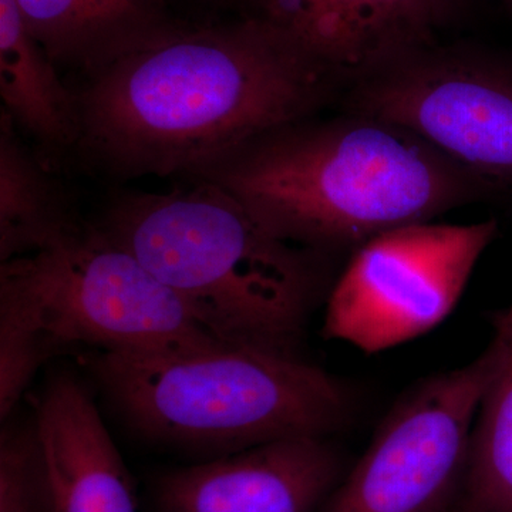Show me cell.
Instances as JSON below:
<instances>
[{"label": "cell", "instance_id": "obj_12", "mask_svg": "<svg viewBox=\"0 0 512 512\" xmlns=\"http://www.w3.org/2000/svg\"><path fill=\"white\" fill-rule=\"evenodd\" d=\"M0 97L2 111L19 133L36 144L50 168L80 138L76 89L64 84L59 67L30 35L15 0H0Z\"/></svg>", "mask_w": 512, "mask_h": 512}, {"label": "cell", "instance_id": "obj_6", "mask_svg": "<svg viewBox=\"0 0 512 512\" xmlns=\"http://www.w3.org/2000/svg\"><path fill=\"white\" fill-rule=\"evenodd\" d=\"M346 111L399 124L491 188L512 192V55L420 47L349 84Z\"/></svg>", "mask_w": 512, "mask_h": 512}, {"label": "cell", "instance_id": "obj_9", "mask_svg": "<svg viewBox=\"0 0 512 512\" xmlns=\"http://www.w3.org/2000/svg\"><path fill=\"white\" fill-rule=\"evenodd\" d=\"M340 476L326 437H291L168 471L156 512H318Z\"/></svg>", "mask_w": 512, "mask_h": 512}, {"label": "cell", "instance_id": "obj_10", "mask_svg": "<svg viewBox=\"0 0 512 512\" xmlns=\"http://www.w3.org/2000/svg\"><path fill=\"white\" fill-rule=\"evenodd\" d=\"M463 0H248L242 13L271 23L345 84L420 47Z\"/></svg>", "mask_w": 512, "mask_h": 512}, {"label": "cell", "instance_id": "obj_15", "mask_svg": "<svg viewBox=\"0 0 512 512\" xmlns=\"http://www.w3.org/2000/svg\"><path fill=\"white\" fill-rule=\"evenodd\" d=\"M494 365L471 434L456 512H512V306L495 320Z\"/></svg>", "mask_w": 512, "mask_h": 512}, {"label": "cell", "instance_id": "obj_1", "mask_svg": "<svg viewBox=\"0 0 512 512\" xmlns=\"http://www.w3.org/2000/svg\"><path fill=\"white\" fill-rule=\"evenodd\" d=\"M76 153L119 180L197 177L311 119L342 80L271 23L173 15L82 73Z\"/></svg>", "mask_w": 512, "mask_h": 512}, {"label": "cell", "instance_id": "obj_2", "mask_svg": "<svg viewBox=\"0 0 512 512\" xmlns=\"http://www.w3.org/2000/svg\"><path fill=\"white\" fill-rule=\"evenodd\" d=\"M190 180L218 185L278 237L323 254L494 194L407 128L350 111L271 131Z\"/></svg>", "mask_w": 512, "mask_h": 512}, {"label": "cell", "instance_id": "obj_4", "mask_svg": "<svg viewBox=\"0 0 512 512\" xmlns=\"http://www.w3.org/2000/svg\"><path fill=\"white\" fill-rule=\"evenodd\" d=\"M82 363L134 436L187 453L214 458L269 441L326 437L348 419V390L298 355L92 352Z\"/></svg>", "mask_w": 512, "mask_h": 512}, {"label": "cell", "instance_id": "obj_3", "mask_svg": "<svg viewBox=\"0 0 512 512\" xmlns=\"http://www.w3.org/2000/svg\"><path fill=\"white\" fill-rule=\"evenodd\" d=\"M127 192L97 225L232 348L296 355L328 286L326 254L278 237L218 185Z\"/></svg>", "mask_w": 512, "mask_h": 512}, {"label": "cell", "instance_id": "obj_14", "mask_svg": "<svg viewBox=\"0 0 512 512\" xmlns=\"http://www.w3.org/2000/svg\"><path fill=\"white\" fill-rule=\"evenodd\" d=\"M82 220L52 168L0 113V262L33 254Z\"/></svg>", "mask_w": 512, "mask_h": 512}, {"label": "cell", "instance_id": "obj_13", "mask_svg": "<svg viewBox=\"0 0 512 512\" xmlns=\"http://www.w3.org/2000/svg\"><path fill=\"white\" fill-rule=\"evenodd\" d=\"M30 35L80 74L174 15L168 0H15Z\"/></svg>", "mask_w": 512, "mask_h": 512}, {"label": "cell", "instance_id": "obj_18", "mask_svg": "<svg viewBox=\"0 0 512 512\" xmlns=\"http://www.w3.org/2000/svg\"><path fill=\"white\" fill-rule=\"evenodd\" d=\"M195 2L202 3V5L210 6V8H241L244 9L245 3L248 0H195Z\"/></svg>", "mask_w": 512, "mask_h": 512}, {"label": "cell", "instance_id": "obj_16", "mask_svg": "<svg viewBox=\"0 0 512 512\" xmlns=\"http://www.w3.org/2000/svg\"><path fill=\"white\" fill-rule=\"evenodd\" d=\"M63 353L30 286L0 264V420L18 410L40 367Z\"/></svg>", "mask_w": 512, "mask_h": 512}, {"label": "cell", "instance_id": "obj_11", "mask_svg": "<svg viewBox=\"0 0 512 512\" xmlns=\"http://www.w3.org/2000/svg\"><path fill=\"white\" fill-rule=\"evenodd\" d=\"M32 413L56 512H137L126 464L82 379L49 377Z\"/></svg>", "mask_w": 512, "mask_h": 512}, {"label": "cell", "instance_id": "obj_7", "mask_svg": "<svg viewBox=\"0 0 512 512\" xmlns=\"http://www.w3.org/2000/svg\"><path fill=\"white\" fill-rule=\"evenodd\" d=\"M497 231L494 220L429 221L370 238L330 288L323 335L377 353L430 332L456 308Z\"/></svg>", "mask_w": 512, "mask_h": 512}, {"label": "cell", "instance_id": "obj_5", "mask_svg": "<svg viewBox=\"0 0 512 512\" xmlns=\"http://www.w3.org/2000/svg\"><path fill=\"white\" fill-rule=\"evenodd\" d=\"M6 262L35 292L63 352L86 346L121 355H180L232 348L97 224L80 220L46 248Z\"/></svg>", "mask_w": 512, "mask_h": 512}, {"label": "cell", "instance_id": "obj_19", "mask_svg": "<svg viewBox=\"0 0 512 512\" xmlns=\"http://www.w3.org/2000/svg\"><path fill=\"white\" fill-rule=\"evenodd\" d=\"M505 3H507L508 8L512 10V0H504Z\"/></svg>", "mask_w": 512, "mask_h": 512}, {"label": "cell", "instance_id": "obj_17", "mask_svg": "<svg viewBox=\"0 0 512 512\" xmlns=\"http://www.w3.org/2000/svg\"><path fill=\"white\" fill-rule=\"evenodd\" d=\"M0 512H56L32 412L2 421Z\"/></svg>", "mask_w": 512, "mask_h": 512}, {"label": "cell", "instance_id": "obj_8", "mask_svg": "<svg viewBox=\"0 0 512 512\" xmlns=\"http://www.w3.org/2000/svg\"><path fill=\"white\" fill-rule=\"evenodd\" d=\"M494 355L429 377L397 402L318 512H447L456 507Z\"/></svg>", "mask_w": 512, "mask_h": 512}]
</instances>
